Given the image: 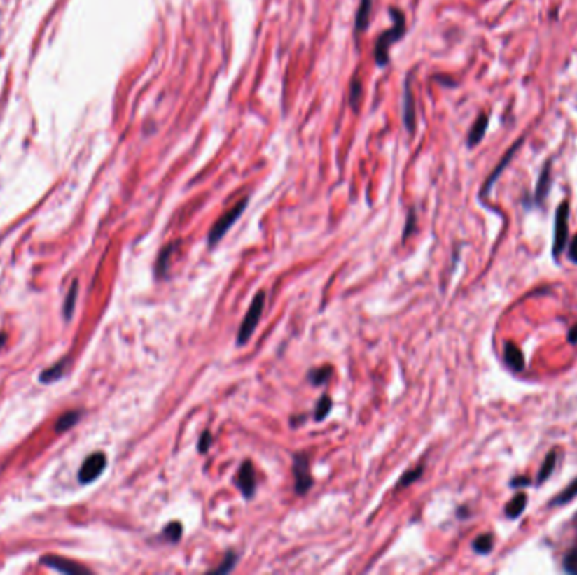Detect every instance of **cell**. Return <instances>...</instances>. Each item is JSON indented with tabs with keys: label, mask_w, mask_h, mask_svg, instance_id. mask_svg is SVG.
I'll return each mask as SVG.
<instances>
[{
	"label": "cell",
	"mask_w": 577,
	"mask_h": 575,
	"mask_svg": "<svg viewBox=\"0 0 577 575\" xmlns=\"http://www.w3.org/2000/svg\"><path fill=\"white\" fill-rule=\"evenodd\" d=\"M414 223H415V213L410 211L409 213V220H407V227H405V233H403V238L409 236V233L414 229Z\"/></svg>",
	"instance_id": "cell-32"
},
{
	"label": "cell",
	"mask_w": 577,
	"mask_h": 575,
	"mask_svg": "<svg viewBox=\"0 0 577 575\" xmlns=\"http://www.w3.org/2000/svg\"><path fill=\"white\" fill-rule=\"evenodd\" d=\"M6 339H7L6 334H0V348L4 346V343H6Z\"/></svg>",
	"instance_id": "cell-35"
},
{
	"label": "cell",
	"mask_w": 577,
	"mask_h": 575,
	"mask_svg": "<svg viewBox=\"0 0 577 575\" xmlns=\"http://www.w3.org/2000/svg\"><path fill=\"white\" fill-rule=\"evenodd\" d=\"M211 447V432L209 430H204L203 435H201V441H200V453H206V450Z\"/></svg>",
	"instance_id": "cell-30"
},
{
	"label": "cell",
	"mask_w": 577,
	"mask_h": 575,
	"mask_svg": "<svg viewBox=\"0 0 577 575\" xmlns=\"http://www.w3.org/2000/svg\"><path fill=\"white\" fill-rule=\"evenodd\" d=\"M66 364H68V360H61L60 363H56L55 367L44 369L43 373H41V383H53V381H57L60 378L64 376L66 373Z\"/></svg>",
	"instance_id": "cell-15"
},
{
	"label": "cell",
	"mask_w": 577,
	"mask_h": 575,
	"mask_svg": "<svg viewBox=\"0 0 577 575\" xmlns=\"http://www.w3.org/2000/svg\"><path fill=\"white\" fill-rule=\"evenodd\" d=\"M246 204H249V199H242L240 203H237L235 204V206L230 209V211H226L223 216L220 218V220L216 221V223L213 225V228H211V232H209V235H208V243H209V246H214L218 243V241L221 240V238H223L225 235H226V232H228L230 228L233 227L235 225V221L238 220V218L242 216V213L245 211V208H246Z\"/></svg>",
	"instance_id": "cell-3"
},
{
	"label": "cell",
	"mask_w": 577,
	"mask_h": 575,
	"mask_svg": "<svg viewBox=\"0 0 577 575\" xmlns=\"http://www.w3.org/2000/svg\"><path fill=\"white\" fill-rule=\"evenodd\" d=\"M549 187H550V164L547 162L545 166H543L542 172H540V178H538L537 192H535V199H537V203H542V201L545 199L547 192H549Z\"/></svg>",
	"instance_id": "cell-17"
},
{
	"label": "cell",
	"mask_w": 577,
	"mask_h": 575,
	"mask_svg": "<svg viewBox=\"0 0 577 575\" xmlns=\"http://www.w3.org/2000/svg\"><path fill=\"white\" fill-rule=\"evenodd\" d=\"M263 306H265V292H262L260 290V292L255 295L253 301H251L250 309L245 314V319H243L240 331H238V339H237L238 346H243V344L251 338L255 327L258 326V321H260V318H262Z\"/></svg>",
	"instance_id": "cell-2"
},
{
	"label": "cell",
	"mask_w": 577,
	"mask_h": 575,
	"mask_svg": "<svg viewBox=\"0 0 577 575\" xmlns=\"http://www.w3.org/2000/svg\"><path fill=\"white\" fill-rule=\"evenodd\" d=\"M505 363L515 373H520L525 368V358H523L522 349L515 343L505 344Z\"/></svg>",
	"instance_id": "cell-10"
},
{
	"label": "cell",
	"mask_w": 577,
	"mask_h": 575,
	"mask_svg": "<svg viewBox=\"0 0 577 575\" xmlns=\"http://www.w3.org/2000/svg\"><path fill=\"white\" fill-rule=\"evenodd\" d=\"M235 564H237V555H235V552H228L225 555V560L220 564V567L213 569L211 572L213 574H226V572H230V570L233 569Z\"/></svg>",
	"instance_id": "cell-26"
},
{
	"label": "cell",
	"mask_w": 577,
	"mask_h": 575,
	"mask_svg": "<svg viewBox=\"0 0 577 575\" xmlns=\"http://www.w3.org/2000/svg\"><path fill=\"white\" fill-rule=\"evenodd\" d=\"M390 14L391 20H394V26H391L389 31L380 34V38L377 39V44H375L373 56L378 66H385V64L389 63L390 48L394 46L398 39H402L403 34H405V17H403V12L401 9L391 7Z\"/></svg>",
	"instance_id": "cell-1"
},
{
	"label": "cell",
	"mask_w": 577,
	"mask_h": 575,
	"mask_svg": "<svg viewBox=\"0 0 577 575\" xmlns=\"http://www.w3.org/2000/svg\"><path fill=\"white\" fill-rule=\"evenodd\" d=\"M569 240V203L562 201L559 204L557 213H555V233H554V245H552V255L555 260H559L560 253L566 250Z\"/></svg>",
	"instance_id": "cell-4"
},
{
	"label": "cell",
	"mask_w": 577,
	"mask_h": 575,
	"mask_svg": "<svg viewBox=\"0 0 577 575\" xmlns=\"http://www.w3.org/2000/svg\"><path fill=\"white\" fill-rule=\"evenodd\" d=\"M329 376H331V368L329 367L311 369V371H309V381H311L312 385L326 383V381L329 380Z\"/></svg>",
	"instance_id": "cell-24"
},
{
	"label": "cell",
	"mask_w": 577,
	"mask_h": 575,
	"mask_svg": "<svg viewBox=\"0 0 577 575\" xmlns=\"http://www.w3.org/2000/svg\"><path fill=\"white\" fill-rule=\"evenodd\" d=\"M329 410H331V398H329L328 395H323L321 397V400L317 402L316 410H314L316 420H324L326 415L329 413Z\"/></svg>",
	"instance_id": "cell-25"
},
{
	"label": "cell",
	"mask_w": 577,
	"mask_h": 575,
	"mask_svg": "<svg viewBox=\"0 0 577 575\" xmlns=\"http://www.w3.org/2000/svg\"><path fill=\"white\" fill-rule=\"evenodd\" d=\"M567 255H569V260L574 262V264L577 265V235H576L574 238H572L571 245H569V252H567Z\"/></svg>",
	"instance_id": "cell-31"
},
{
	"label": "cell",
	"mask_w": 577,
	"mask_h": 575,
	"mask_svg": "<svg viewBox=\"0 0 577 575\" xmlns=\"http://www.w3.org/2000/svg\"><path fill=\"white\" fill-rule=\"evenodd\" d=\"M567 339H569V343H571V344H577V324L574 327H571V329H569Z\"/></svg>",
	"instance_id": "cell-34"
},
{
	"label": "cell",
	"mask_w": 577,
	"mask_h": 575,
	"mask_svg": "<svg viewBox=\"0 0 577 575\" xmlns=\"http://www.w3.org/2000/svg\"><path fill=\"white\" fill-rule=\"evenodd\" d=\"M403 123H405L407 132L409 134L415 132V123H417V118H415V101H414V94H412L410 81H407L405 90H403Z\"/></svg>",
	"instance_id": "cell-9"
},
{
	"label": "cell",
	"mask_w": 577,
	"mask_h": 575,
	"mask_svg": "<svg viewBox=\"0 0 577 575\" xmlns=\"http://www.w3.org/2000/svg\"><path fill=\"white\" fill-rule=\"evenodd\" d=\"M522 142H523V139H520V141H517V143H515V145L512 147V149H510V152H508V154H506V155H505V157H503V159H501L500 166H498V167H496V169H494V171H493V174H492V176H489V178H488V180H486V183H485V186H483V191H481V194H483V196H486V194H488V192H489V189H492V186H493V183H494V180H496V178H498V176H500V174H501V172H503V169H505V167H506V164H508V162H510V159H512V157H513V155H515V152H517V149H518V147H520V145H522Z\"/></svg>",
	"instance_id": "cell-13"
},
{
	"label": "cell",
	"mask_w": 577,
	"mask_h": 575,
	"mask_svg": "<svg viewBox=\"0 0 577 575\" xmlns=\"http://www.w3.org/2000/svg\"><path fill=\"white\" fill-rule=\"evenodd\" d=\"M564 569L569 574L577 575V550H571L566 557H564Z\"/></svg>",
	"instance_id": "cell-29"
},
{
	"label": "cell",
	"mask_w": 577,
	"mask_h": 575,
	"mask_svg": "<svg viewBox=\"0 0 577 575\" xmlns=\"http://www.w3.org/2000/svg\"><path fill=\"white\" fill-rule=\"evenodd\" d=\"M80 417H81V413L78 412V410H71V412L63 413L60 418H57L55 430H56L57 434L66 432V430H69V429H71V427H75L76 422L80 420Z\"/></svg>",
	"instance_id": "cell-19"
},
{
	"label": "cell",
	"mask_w": 577,
	"mask_h": 575,
	"mask_svg": "<svg viewBox=\"0 0 577 575\" xmlns=\"http://www.w3.org/2000/svg\"><path fill=\"white\" fill-rule=\"evenodd\" d=\"M294 476H296V491L298 495H306L312 488V476L309 472V464L306 455L299 454L294 459Z\"/></svg>",
	"instance_id": "cell-6"
},
{
	"label": "cell",
	"mask_w": 577,
	"mask_h": 575,
	"mask_svg": "<svg viewBox=\"0 0 577 575\" xmlns=\"http://www.w3.org/2000/svg\"><path fill=\"white\" fill-rule=\"evenodd\" d=\"M78 297V281H73L71 287H69L68 295L64 299V306H63V315L66 321H69L73 315V311H75V304Z\"/></svg>",
	"instance_id": "cell-20"
},
{
	"label": "cell",
	"mask_w": 577,
	"mask_h": 575,
	"mask_svg": "<svg viewBox=\"0 0 577 575\" xmlns=\"http://www.w3.org/2000/svg\"><path fill=\"white\" fill-rule=\"evenodd\" d=\"M577 496V478L572 481L564 491H560L557 495V498H554L550 501V506H562V504L569 503Z\"/></svg>",
	"instance_id": "cell-21"
},
{
	"label": "cell",
	"mask_w": 577,
	"mask_h": 575,
	"mask_svg": "<svg viewBox=\"0 0 577 575\" xmlns=\"http://www.w3.org/2000/svg\"><path fill=\"white\" fill-rule=\"evenodd\" d=\"M422 467H417V469L415 471H409V472H405V474L402 476L401 478V483L397 484V490H402V488H405V486H409V484H412L414 481H417V479L420 478V474H422Z\"/></svg>",
	"instance_id": "cell-27"
},
{
	"label": "cell",
	"mask_w": 577,
	"mask_h": 575,
	"mask_svg": "<svg viewBox=\"0 0 577 575\" xmlns=\"http://www.w3.org/2000/svg\"><path fill=\"white\" fill-rule=\"evenodd\" d=\"M235 484L240 488L245 498H253L255 490H257V478H255L253 464L250 461H245L242 464L237 479H235Z\"/></svg>",
	"instance_id": "cell-7"
},
{
	"label": "cell",
	"mask_w": 577,
	"mask_h": 575,
	"mask_svg": "<svg viewBox=\"0 0 577 575\" xmlns=\"http://www.w3.org/2000/svg\"><path fill=\"white\" fill-rule=\"evenodd\" d=\"M527 484H530V481L527 478H515L510 481V486L513 488H518V486H527Z\"/></svg>",
	"instance_id": "cell-33"
},
{
	"label": "cell",
	"mask_w": 577,
	"mask_h": 575,
	"mask_svg": "<svg viewBox=\"0 0 577 575\" xmlns=\"http://www.w3.org/2000/svg\"><path fill=\"white\" fill-rule=\"evenodd\" d=\"M527 503H529V498H527L525 492H518V495L515 496V498L510 501L508 504H506L505 515L508 516V518H512V520L518 518V516H520L522 513L525 511Z\"/></svg>",
	"instance_id": "cell-14"
},
{
	"label": "cell",
	"mask_w": 577,
	"mask_h": 575,
	"mask_svg": "<svg viewBox=\"0 0 577 575\" xmlns=\"http://www.w3.org/2000/svg\"><path fill=\"white\" fill-rule=\"evenodd\" d=\"M488 122H489L488 115L483 113L478 117L475 125L471 127V130H469V134H468V147H475L483 141L486 129H488Z\"/></svg>",
	"instance_id": "cell-11"
},
{
	"label": "cell",
	"mask_w": 577,
	"mask_h": 575,
	"mask_svg": "<svg viewBox=\"0 0 577 575\" xmlns=\"http://www.w3.org/2000/svg\"><path fill=\"white\" fill-rule=\"evenodd\" d=\"M181 535H183V525L177 523V521H172V523H169L167 527L162 530V537L166 538V540L172 541V544L179 541Z\"/></svg>",
	"instance_id": "cell-23"
},
{
	"label": "cell",
	"mask_w": 577,
	"mask_h": 575,
	"mask_svg": "<svg viewBox=\"0 0 577 575\" xmlns=\"http://www.w3.org/2000/svg\"><path fill=\"white\" fill-rule=\"evenodd\" d=\"M105 467H106L105 454L95 453L83 462L80 472H78V479H80V483H83V484L93 483L95 479H97L98 476L105 471Z\"/></svg>",
	"instance_id": "cell-5"
},
{
	"label": "cell",
	"mask_w": 577,
	"mask_h": 575,
	"mask_svg": "<svg viewBox=\"0 0 577 575\" xmlns=\"http://www.w3.org/2000/svg\"><path fill=\"white\" fill-rule=\"evenodd\" d=\"M360 100H361V83L360 80H353L352 81V93H349V104L354 110L358 108V105H360Z\"/></svg>",
	"instance_id": "cell-28"
},
{
	"label": "cell",
	"mask_w": 577,
	"mask_h": 575,
	"mask_svg": "<svg viewBox=\"0 0 577 575\" xmlns=\"http://www.w3.org/2000/svg\"><path fill=\"white\" fill-rule=\"evenodd\" d=\"M555 464H557V453H555V450H550V453L547 454L545 461L542 462V467H540V471H538L537 484H543L547 481V479L550 478L552 472H554V469H555Z\"/></svg>",
	"instance_id": "cell-18"
},
{
	"label": "cell",
	"mask_w": 577,
	"mask_h": 575,
	"mask_svg": "<svg viewBox=\"0 0 577 575\" xmlns=\"http://www.w3.org/2000/svg\"><path fill=\"white\" fill-rule=\"evenodd\" d=\"M493 544H494L493 535H489V533H483V535L475 538V541H473V550H475L476 553H480V555H486V553L492 552Z\"/></svg>",
	"instance_id": "cell-22"
},
{
	"label": "cell",
	"mask_w": 577,
	"mask_h": 575,
	"mask_svg": "<svg viewBox=\"0 0 577 575\" xmlns=\"http://www.w3.org/2000/svg\"><path fill=\"white\" fill-rule=\"evenodd\" d=\"M39 562L43 565L51 567V569H55L61 574H68V575L69 574H90V570L85 569V567L78 565L71 560H66V558L56 557V555H44Z\"/></svg>",
	"instance_id": "cell-8"
},
{
	"label": "cell",
	"mask_w": 577,
	"mask_h": 575,
	"mask_svg": "<svg viewBox=\"0 0 577 575\" xmlns=\"http://www.w3.org/2000/svg\"><path fill=\"white\" fill-rule=\"evenodd\" d=\"M177 243H172L166 246V248H162V252L159 253V258L158 262H155V275H158L159 278L166 277L167 275V270H169V262H171V257H172V252H174Z\"/></svg>",
	"instance_id": "cell-16"
},
{
	"label": "cell",
	"mask_w": 577,
	"mask_h": 575,
	"mask_svg": "<svg viewBox=\"0 0 577 575\" xmlns=\"http://www.w3.org/2000/svg\"><path fill=\"white\" fill-rule=\"evenodd\" d=\"M373 0H360V6L356 10V19H354V32L361 34L365 32L366 26L370 22V12H372Z\"/></svg>",
	"instance_id": "cell-12"
}]
</instances>
